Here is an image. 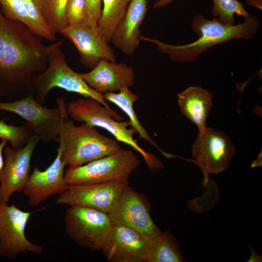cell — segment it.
Listing matches in <instances>:
<instances>
[{"mask_svg": "<svg viewBox=\"0 0 262 262\" xmlns=\"http://www.w3.org/2000/svg\"><path fill=\"white\" fill-rule=\"evenodd\" d=\"M61 39L44 45L20 21L6 18L0 9V96L13 101L33 94V74L46 70L51 51Z\"/></svg>", "mask_w": 262, "mask_h": 262, "instance_id": "1", "label": "cell"}, {"mask_svg": "<svg viewBox=\"0 0 262 262\" xmlns=\"http://www.w3.org/2000/svg\"><path fill=\"white\" fill-rule=\"evenodd\" d=\"M193 30L198 39L189 44L173 45L157 39L141 36L140 40L156 45L161 52L167 55L171 60L179 62H192L211 47L232 39H250L253 37L260 27L258 17L250 16L245 21L237 25H229L215 19L209 20L201 14L195 15L191 24Z\"/></svg>", "mask_w": 262, "mask_h": 262, "instance_id": "2", "label": "cell"}, {"mask_svg": "<svg viewBox=\"0 0 262 262\" xmlns=\"http://www.w3.org/2000/svg\"><path fill=\"white\" fill-rule=\"evenodd\" d=\"M55 141L59 143L62 161L69 166L82 165L121 148L117 141L100 133L96 127L85 123L77 126L68 116L63 118Z\"/></svg>", "mask_w": 262, "mask_h": 262, "instance_id": "3", "label": "cell"}, {"mask_svg": "<svg viewBox=\"0 0 262 262\" xmlns=\"http://www.w3.org/2000/svg\"><path fill=\"white\" fill-rule=\"evenodd\" d=\"M67 115L79 123L103 128L111 133L118 142L131 146L144 159L150 170L163 167V164L153 154L145 151L139 146L133 135L136 131L129 121H122V117L112 109L104 107L95 98H87L72 100L66 104Z\"/></svg>", "mask_w": 262, "mask_h": 262, "instance_id": "4", "label": "cell"}, {"mask_svg": "<svg viewBox=\"0 0 262 262\" xmlns=\"http://www.w3.org/2000/svg\"><path fill=\"white\" fill-rule=\"evenodd\" d=\"M62 44L59 45L51 51L47 69L40 74L33 75L32 77L36 100L44 105L49 91L54 87H59L68 92L80 94L85 98H95L104 107L111 110L103 99L102 94L90 87L79 73L73 71L68 66L65 54L61 48Z\"/></svg>", "mask_w": 262, "mask_h": 262, "instance_id": "5", "label": "cell"}, {"mask_svg": "<svg viewBox=\"0 0 262 262\" xmlns=\"http://www.w3.org/2000/svg\"><path fill=\"white\" fill-rule=\"evenodd\" d=\"M140 164L131 149L121 148L85 165L69 166L64 172V178L68 185L128 180Z\"/></svg>", "mask_w": 262, "mask_h": 262, "instance_id": "6", "label": "cell"}, {"mask_svg": "<svg viewBox=\"0 0 262 262\" xmlns=\"http://www.w3.org/2000/svg\"><path fill=\"white\" fill-rule=\"evenodd\" d=\"M58 107L44 106L35 99L34 94L8 102L0 101V110L15 113L26 121L33 134L45 143L54 140L60 134L63 119L68 116L64 98L57 99Z\"/></svg>", "mask_w": 262, "mask_h": 262, "instance_id": "7", "label": "cell"}, {"mask_svg": "<svg viewBox=\"0 0 262 262\" xmlns=\"http://www.w3.org/2000/svg\"><path fill=\"white\" fill-rule=\"evenodd\" d=\"M66 231L79 246L101 250L113 226L108 213L87 207L70 206L65 216Z\"/></svg>", "mask_w": 262, "mask_h": 262, "instance_id": "8", "label": "cell"}, {"mask_svg": "<svg viewBox=\"0 0 262 262\" xmlns=\"http://www.w3.org/2000/svg\"><path fill=\"white\" fill-rule=\"evenodd\" d=\"M150 208L147 198L128 185L108 214L113 226L131 228L150 240L161 232L150 215Z\"/></svg>", "mask_w": 262, "mask_h": 262, "instance_id": "9", "label": "cell"}, {"mask_svg": "<svg viewBox=\"0 0 262 262\" xmlns=\"http://www.w3.org/2000/svg\"><path fill=\"white\" fill-rule=\"evenodd\" d=\"M32 212L23 211L0 198V255L16 259L20 252L41 255L43 247L29 241L25 229Z\"/></svg>", "mask_w": 262, "mask_h": 262, "instance_id": "10", "label": "cell"}, {"mask_svg": "<svg viewBox=\"0 0 262 262\" xmlns=\"http://www.w3.org/2000/svg\"><path fill=\"white\" fill-rule=\"evenodd\" d=\"M192 152L206 180L210 174H218L229 168L235 147L224 132L207 127L197 135Z\"/></svg>", "mask_w": 262, "mask_h": 262, "instance_id": "11", "label": "cell"}, {"mask_svg": "<svg viewBox=\"0 0 262 262\" xmlns=\"http://www.w3.org/2000/svg\"><path fill=\"white\" fill-rule=\"evenodd\" d=\"M128 185V180H125L68 185L59 194L56 203L93 208L108 213Z\"/></svg>", "mask_w": 262, "mask_h": 262, "instance_id": "12", "label": "cell"}, {"mask_svg": "<svg viewBox=\"0 0 262 262\" xmlns=\"http://www.w3.org/2000/svg\"><path fill=\"white\" fill-rule=\"evenodd\" d=\"M39 141V137L33 134L24 147L3 149L5 159L0 171V198L6 202L14 193L23 191L31 174L32 156Z\"/></svg>", "mask_w": 262, "mask_h": 262, "instance_id": "13", "label": "cell"}, {"mask_svg": "<svg viewBox=\"0 0 262 262\" xmlns=\"http://www.w3.org/2000/svg\"><path fill=\"white\" fill-rule=\"evenodd\" d=\"M78 49L80 60L85 67L92 69L101 60L115 61L114 50L109 45L98 26L85 24L67 27L61 33Z\"/></svg>", "mask_w": 262, "mask_h": 262, "instance_id": "14", "label": "cell"}, {"mask_svg": "<svg viewBox=\"0 0 262 262\" xmlns=\"http://www.w3.org/2000/svg\"><path fill=\"white\" fill-rule=\"evenodd\" d=\"M150 241L133 229L113 226L101 250L110 262H146Z\"/></svg>", "mask_w": 262, "mask_h": 262, "instance_id": "15", "label": "cell"}, {"mask_svg": "<svg viewBox=\"0 0 262 262\" xmlns=\"http://www.w3.org/2000/svg\"><path fill=\"white\" fill-rule=\"evenodd\" d=\"M66 165L61 159V150L58 147L57 156L46 170L40 171L34 167L23 190L30 206H38L50 196L59 195L67 188L68 185L64 178Z\"/></svg>", "mask_w": 262, "mask_h": 262, "instance_id": "16", "label": "cell"}, {"mask_svg": "<svg viewBox=\"0 0 262 262\" xmlns=\"http://www.w3.org/2000/svg\"><path fill=\"white\" fill-rule=\"evenodd\" d=\"M79 73L90 87L100 94L130 88L135 83L133 69L123 63L101 60L90 71Z\"/></svg>", "mask_w": 262, "mask_h": 262, "instance_id": "17", "label": "cell"}, {"mask_svg": "<svg viewBox=\"0 0 262 262\" xmlns=\"http://www.w3.org/2000/svg\"><path fill=\"white\" fill-rule=\"evenodd\" d=\"M147 0H131L111 41L124 54H132L139 47L140 27L147 10Z\"/></svg>", "mask_w": 262, "mask_h": 262, "instance_id": "18", "label": "cell"}, {"mask_svg": "<svg viewBox=\"0 0 262 262\" xmlns=\"http://www.w3.org/2000/svg\"><path fill=\"white\" fill-rule=\"evenodd\" d=\"M213 94L200 86H190L178 94V103L182 115L195 123L199 133L207 126L206 122L212 106Z\"/></svg>", "mask_w": 262, "mask_h": 262, "instance_id": "19", "label": "cell"}, {"mask_svg": "<svg viewBox=\"0 0 262 262\" xmlns=\"http://www.w3.org/2000/svg\"><path fill=\"white\" fill-rule=\"evenodd\" d=\"M102 96L105 100L114 103L128 115L131 126L139 134L140 139L153 145L165 157H173V155L164 152L159 148L141 124L133 108V104L138 100V97L133 94L129 88H124L121 89L118 93L108 92L102 94Z\"/></svg>", "mask_w": 262, "mask_h": 262, "instance_id": "20", "label": "cell"}, {"mask_svg": "<svg viewBox=\"0 0 262 262\" xmlns=\"http://www.w3.org/2000/svg\"><path fill=\"white\" fill-rule=\"evenodd\" d=\"M184 260L178 240L169 231H161L150 240L146 262H182Z\"/></svg>", "mask_w": 262, "mask_h": 262, "instance_id": "21", "label": "cell"}, {"mask_svg": "<svg viewBox=\"0 0 262 262\" xmlns=\"http://www.w3.org/2000/svg\"><path fill=\"white\" fill-rule=\"evenodd\" d=\"M131 0H102L103 8L98 26L109 43L123 19Z\"/></svg>", "mask_w": 262, "mask_h": 262, "instance_id": "22", "label": "cell"}, {"mask_svg": "<svg viewBox=\"0 0 262 262\" xmlns=\"http://www.w3.org/2000/svg\"><path fill=\"white\" fill-rule=\"evenodd\" d=\"M51 32L55 35L67 27L65 10L68 0H33Z\"/></svg>", "mask_w": 262, "mask_h": 262, "instance_id": "23", "label": "cell"}, {"mask_svg": "<svg viewBox=\"0 0 262 262\" xmlns=\"http://www.w3.org/2000/svg\"><path fill=\"white\" fill-rule=\"evenodd\" d=\"M212 13L214 19L222 23L233 25L236 23L234 15L247 18L250 15L238 0H213Z\"/></svg>", "mask_w": 262, "mask_h": 262, "instance_id": "24", "label": "cell"}, {"mask_svg": "<svg viewBox=\"0 0 262 262\" xmlns=\"http://www.w3.org/2000/svg\"><path fill=\"white\" fill-rule=\"evenodd\" d=\"M7 118L0 119V139L9 141L11 147L15 148L24 147L33 133L27 123L16 126L7 124Z\"/></svg>", "mask_w": 262, "mask_h": 262, "instance_id": "25", "label": "cell"}, {"mask_svg": "<svg viewBox=\"0 0 262 262\" xmlns=\"http://www.w3.org/2000/svg\"><path fill=\"white\" fill-rule=\"evenodd\" d=\"M0 5L6 18L21 22L34 33V25L22 0H0Z\"/></svg>", "mask_w": 262, "mask_h": 262, "instance_id": "26", "label": "cell"}, {"mask_svg": "<svg viewBox=\"0 0 262 262\" xmlns=\"http://www.w3.org/2000/svg\"><path fill=\"white\" fill-rule=\"evenodd\" d=\"M22 1L34 25V33L41 38L53 42L56 36L50 31L33 0Z\"/></svg>", "mask_w": 262, "mask_h": 262, "instance_id": "27", "label": "cell"}, {"mask_svg": "<svg viewBox=\"0 0 262 262\" xmlns=\"http://www.w3.org/2000/svg\"><path fill=\"white\" fill-rule=\"evenodd\" d=\"M85 6L86 0H68L65 10L67 27L77 26L83 22Z\"/></svg>", "mask_w": 262, "mask_h": 262, "instance_id": "28", "label": "cell"}, {"mask_svg": "<svg viewBox=\"0 0 262 262\" xmlns=\"http://www.w3.org/2000/svg\"><path fill=\"white\" fill-rule=\"evenodd\" d=\"M102 0H86L85 17L83 24L98 26L102 11Z\"/></svg>", "mask_w": 262, "mask_h": 262, "instance_id": "29", "label": "cell"}, {"mask_svg": "<svg viewBox=\"0 0 262 262\" xmlns=\"http://www.w3.org/2000/svg\"><path fill=\"white\" fill-rule=\"evenodd\" d=\"M173 0H158L155 2L153 8H160L166 7Z\"/></svg>", "mask_w": 262, "mask_h": 262, "instance_id": "30", "label": "cell"}, {"mask_svg": "<svg viewBox=\"0 0 262 262\" xmlns=\"http://www.w3.org/2000/svg\"><path fill=\"white\" fill-rule=\"evenodd\" d=\"M7 141L5 140H1L0 143V171L2 169L4 164V160L2 155V151L4 147L7 144Z\"/></svg>", "mask_w": 262, "mask_h": 262, "instance_id": "31", "label": "cell"}, {"mask_svg": "<svg viewBox=\"0 0 262 262\" xmlns=\"http://www.w3.org/2000/svg\"><path fill=\"white\" fill-rule=\"evenodd\" d=\"M247 4L262 9V0H246Z\"/></svg>", "mask_w": 262, "mask_h": 262, "instance_id": "32", "label": "cell"}]
</instances>
